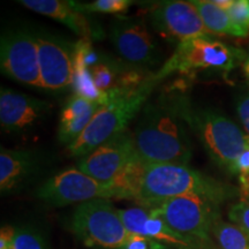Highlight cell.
<instances>
[{
  "label": "cell",
  "mask_w": 249,
  "mask_h": 249,
  "mask_svg": "<svg viewBox=\"0 0 249 249\" xmlns=\"http://www.w3.org/2000/svg\"><path fill=\"white\" fill-rule=\"evenodd\" d=\"M186 96L170 92L145 103L133 133L136 154L147 164L188 165L191 129L183 114Z\"/></svg>",
  "instance_id": "1"
},
{
  "label": "cell",
  "mask_w": 249,
  "mask_h": 249,
  "mask_svg": "<svg viewBox=\"0 0 249 249\" xmlns=\"http://www.w3.org/2000/svg\"><path fill=\"white\" fill-rule=\"evenodd\" d=\"M236 188L191 169L188 165L147 164L134 201L145 209L179 196H200L222 204Z\"/></svg>",
  "instance_id": "2"
},
{
  "label": "cell",
  "mask_w": 249,
  "mask_h": 249,
  "mask_svg": "<svg viewBox=\"0 0 249 249\" xmlns=\"http://www.w3.org/2000/svg\"><path fill=\"white\" fill-rule=\"evenodd\" d=\"M183 114L211 160L226 172L233 174L236 160L249 148V136L219 112L210 108H194L188 98L183 103Z\"/></svg>",
  "instance_id": "3"
},
{
  "label": "cell",
  "mask_w": 249,
  "mask_h": 249,
  "mask_svg": "<svg viewBox=\"0 0 249 249\" xmlns=\"http://www.w3.org/2000/svg\"><path fill=\"white\" fill-rule=\"evenodd\" d=\"M160 82L156 74L128 95L111 99L97 111L82 135L68 147L73 157H85L96 148L126 130L127 124L144 107L154 88Z\"/></svg>",
  "instance_id": "4"
},
{
  "label": "cell",
  "mask_w": 249,
  "mask_h": 249,
  "mask_svg": "<svg viewBox=\"0 0 249 249\" xmlns=\"http://www.w3.org/2000/svg\"><path fill=\"white\" fill-rule=\"evenodd\" d=\"M246 59L247 55L240 49L211 37H197L180 43L156 76L161 81L174 71L185 75H194L197 71H213L227 76Z\"/></svg>",
  "instance_id": "5"
},
{
  "label": "cell",
  "mask_w": 249,
  "mask_h": 249,
  "mask_svg": "<svg viewBox=\"0 0 249 249\" xmlns=\"http://www.w3.org/2000/svg\"><path fill=\"white\" fill-rule=\"evenodd\" d=\"M71 227L87 247L121 249L130 236L118 209L107 198L79 204L71 216Z\"/></svg>",
  "instance_id": "6"
},
{
  "label": "cell",
  "mask_w": 249,
  "mask_h": 249,
  "mask_svg": "<svg viewBox=\"0 0 249 249\" xmlns=\"http://www.w3.org/2000/svg\"><path fill=\"white\" fill-rule=\"evenodd\" d=\"M219 205L200 196H179L151 210L177 232L210 246L213 227L220 218Z\"/></svg>",
  "instance_id": "7"
},
{
  "label": "cell",
  "mask_w": 249,
  "mask_h": 249,
  "mask_svg": "<svg viewBox=\"0 0 249 249\" xmlns=\"http://www.w3.org/2000/svg\"><path fill=\"white\" fill-rule=\"evenodd\" d=\"M0 66L11 79L43 89L36 34L26 29L5 31L0 40Z\"/></svg>",
  "instance_id": "8"
},
{
  "label": "cell",
  "mask_w": 249,
  "mask_h": 249,
  "mask_svg": "<svg viewBox=\"0 0 249 249\" xmlns=\"http://www.w3.org/2000/svg\"><path fill=\"white\" fill-rule=\"evenodd\" d=\"M110 39L117 53L127 64L143 68L160 61V45L142 18H116L110 27Z\"/></svg>",
  "instance_id": "9"
},
{
  "label": "cell",
  "mask_w": 249,
  "mask_h": 249,
  "mask_svg": "<svg viewBox=\"0 0 249 249\" xmlns=\"http://www.w3.org/2000/svg\"><path fill=\"white\" fill-rule=\"evenodd\" d=\"M42 201L54 207L85 203L97 198L114 197L111 183H103L79 169H68L55 174L37 189Z\"/></svg>",
  "instance_id": "10"
},
{
  "label": "cell",
  "mask_w": 249,
  "mask_h": 249,
  "mask_svg": "<svg viewBox=\"0 0 249 249\" xmlns=\"http://www.w3.org/2000/svg\"><path fill=\"white\" fill-rule=\"evenodd\" d=\"M151 27L167 42L178 46L197 37H210L192 1H160L148 11Z\"/></svg>",
  "instance_id": "11"
},
{
  "label": "cell",
  "mask_w": 249,
  "mask_h": 249,
  "mask_svg": "<svg viewBox=\"0 0 249 249\" xmlns=\"http://www.w3.org/2000/svg\"><path fill=\"white\" fill-rule=\"evenodd\" d=\"M36 40L43 89L60 91L73 85L75 44L49 34H38Z\"/></svg>",
  "instance_id": "12"
},
{
  "label": "cell",
  "mask_w": 249,
  "mask_h": 249,
  "mask_svg": "<svg viewBox=\"0 0 249 249\" xmlns=\"http://www.w3.org/2000/svg\"><path fill=\"white\" fill-rule=\"evenodd\" d=\"M136 156L133 134L124 130L81 158L77 169L99 182L111 183Z\"/></svg>",
  "instance_id": "13"
},
{
  "label": "cell",
  "mask_w": 249,
  "mask_h": 249,
  "mask_svg": "<svg viewBox=\"0 0 249 249\" xmlns=\"http://www.w3.org/2000/svg\"><path fill=\"white\" fill-rule=\"evenodd\" d=\"M52 104L13 90L0 91V124L6 132L18 133L31 128L48 116Z\"/></svg>",
  "instance_id": "14"
},
{
  "label": "cell",
  "mask_w": 249,
  "mask_h": 249,
  "mask_svg": "<svg viewBox=\"0 0 249 249\" xmlns=\"http://www.w3.org/2000/svg\"><path fill=\"white\" fill-rule=\"evenodd\" d=\"M43 160L33 150H9L0 152V189L2 194L14 193L28 185L42 170Z\"/></svg>",
  "instance_id": "15"
},
{
  "label": "cell",
  "mask_w": 249,
  "mask_h": 249,
  "mask_svg": "<svg viewBox=\"0 0 249 249\" xmlns=\"http://www.w3.org/2000/svg\"><path fill=\"white\" fill-rule=\"evenodd\" d=\"M101 107L102 105L98 103L90 102L76 93L71 96L61 111L58 130L59 141L68 147L73 144L82 135Z\"/></svg>",
  "instance_id": "16"
},
{
  "label": "cell",
  "mask_w": 249,
  "mask_h": 249,
  "mask_svg": "<svg viewBox=\"0 0 249 249\" xmlns=\"http://www.w3.org/2000/svg\"><path fill=\"white\" fill-rule=\"evenodd\" d=\"M24 7L31 9L45 17L57 20L65 24L68 29L81 37V39H91L92 36L98 37L92 30L90 22L80 12L71 7L70 1H59V0H22L18 1Z\"/></svg>",
  "instance_id": "17"
},
{
  "label": "cell",
  "mask_w": 249,
  "mask_h": 249,
  "mask_svg": "<svg viewBox=\"0 0 249 249\" xmlns=\"http://www.w3.org/2000/svg\"><path fill=\"white\" fill-rule=\"evenodd\" d=\"M143 236L155 239L173 249H209L210 247L177 232L151 209H149V217L144 223Z\"/></svg>",
  "instance_id": "18"
},
{
  "label": "cell",
  "mask_w": 249,
  "mask_h": 249,
  "mask_svg": "<svg viewBox=\"0 0 249 249\" xmlns=\"http://www.w3.org/2000/svg\"><path fill=\"white\" fill-rule=\"evenodd\" d=\"M0 249H51L45 236L33 226H4Z\"/></svg>",
  "instance_id": "19"
},
{
  "label": "cell",
  "mask_w": 249,
  "mask_h": 249,
  "mask_svg": "<svg viewBox=\"0 0 249 249\" xmlns=\"http://www.w3.org/2000/svg\"><path fill=\"white\" fill-rule=\"evenodd\" d=\"M192 2L200 13L202 21L210 34L219 36L240 37V34L236 30L225 9L218 7L213 1L196 0Z\"/></svg>",
  "instance_id": "20"
},
{
  "label": "cell",
  "mask_w": 249,
  "mask_h": 249,
  "mask_svg": "<svg viewBox=\"0 0 249 249\" xmlns=\"http://www.w3.org/2000/svg\"><path fill=\"white\" fill-rule=\"evenodd\" d=\"M213 235L222 249H249V238L234 224L218 218L213 227Z\"/></svg>",
  "instance_id": "21"
},
{
  "label": "cell",
  "mask_w": 249,
  "mask_h": 249,
  "mask_svg": "<svg viewBox=\"0 0 249 249\" xmlns=\"http://www.w3.org/2000/svg\"><path fill=\"white\" fill-rule=\"evenodd\" d=\"M71 7L80 13H111L121 14L128 11L132 0H96L92 2L70 1Z\"/></svg>",
  "instance_id": "22"
},
{
  "label": "cell",
  "mask_w": 249,
  "mask_h": 249,
  "mask_svg": "<svg viewBox=\"0 0 249 249\" xmlns=\"http://www.w3.org/2000/svg\"><path fill=\"white\" fill-rule=\"evenodd\" d=\"M124 227L130 235H142L144 223L149 217V209L139 207L118 210Z\"/></svg>",
  "instance_id": "23"
},
{
  "label": "cell",
  "mask_w": 249,
  "mask_h": 249,
  "mask_svg": "<svg viewBox=\"0 0 249 249\" xmlns=\"http://www.w3.org/2000/svg\"><path fill=\"white\" fill-rule=\"evenodd\" d=\"M240 37L249 35V0H234L226 9Z\"/></svg>",
  "instance_id": "24"
},
{
  "label": "cell",
  "mask_w": 249,
  "mask_h": 249,
  "mask_svg": "<svg viewBox=\"0 0 249 249\" xmlns=\"http://www.w3.org/2000/svg\"><path fill=\"white\" fill-rule=\"evenodd\" d=\"M229 218L249 238V200L233 204L229 210Z\"/></svg>",
  "instance_id": "25"
},
{
  "label": "cell",
  "mask_w": 249,
  "mask_h": 249,
  "mask_svg": "<svg viewBox=\"0 0 249 249\" xmlns=\"http://www.w3.org/2000/svg\"><path fill=\"white\" fill-rule=\"evenodd\" d=\"M121 249H173L161 244V242L142 235H130L128 241Z\"/></svg>",
  "instance_id": "26"
},
{
  "label": "cell",
  "mask_w": 249,
  "mask_h": 249,
  "mask_svg": "<svg viewBox=\"0 0 249 249\" xmlns=\"http://www.w3.org/2000/svg\"><path fill=\"white\" fill-rule=\"evenodd\" d=\"M236 112L242 126L249 136V90L236 98Z\"/></svg>",
  "instance_id": "27"
},
{
  "label": "cell",
  "mask_w": 249,
  "mask_h": 249,
  "mask_svg": "<svg viewBox=\"0 0 249 249\" xmlns=\"http://www.w3.org/2000/svg\"><path fill=\"white\" fill-rule=\"evenodd\" d=\"M238 173L239 176H249V148L240 155L233 167V174Z\"/></svg>",
  "instance_id": "28"
},
{
  "label": "cell",
  "mask_w": 249,
  "mask_h": 249,
  "mask_svg": "<svg viewBox=\"0 0 249 249\" xmlns=\"http://www.w3.org/2000/svg\"><path fill=\"white\" fill-rule=\"evenodd\" d=\"M244 71L246 74V76H247V79L249 80V58H247L244 62Z\"/></svg>",
  "instance_id": "29"
},
{
  "label": "cell",
  "mask_w": 249,
  "mask_h": 249,
  "mask_svg": "<svg viewBox=\"0 0 249 249\" xmlns=\"http://www.w3.org/2000/svg\"><path fill=\"white\" fill-rule=\"evenodd\" d=\"M247 58H249V54H248V55H247Z\"/></svg>",
  "instance_id": "30"
}]
</instances>
